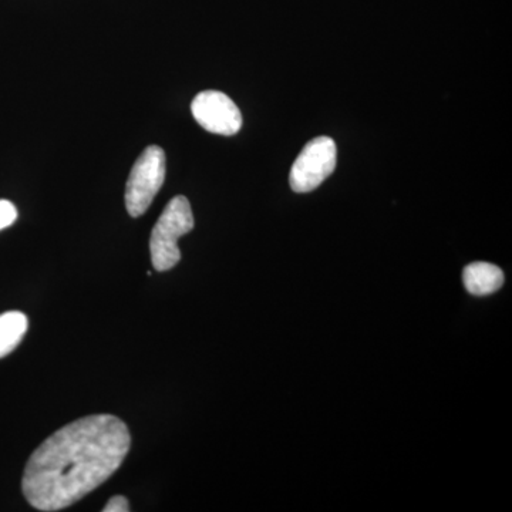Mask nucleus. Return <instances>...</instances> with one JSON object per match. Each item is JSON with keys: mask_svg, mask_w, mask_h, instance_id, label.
<instances>
[{"mask_svg": "<svg viewBox=\"0 0 512 512\" xmlns=\"http://www.w3.org/2000/svg\"><path fill=\"white\" fill-rule=\"evenodd\" d=\"M130 446V431L119 417L94 414L73 421L33 451L23 474V494L36 510H64L106 483Z\"/></svg>", "mask_w": 512, "mask_h": 512, "instance_id": "nucleus-1", "label": "nucleus"}, {"mask_svg": "<svg viewBox=\"0 0 512 512\" xmlns=\"http://www.w3.org/2000/svg\"><path fill=\"white\" fill-rule=\"evenodd\" d=\"M191 204L183 195L174 197L154 225L150 238L151 262L158 272L170 271L180 262L178 239L194 229Z\"/></svg>", "mask_w": 512, "mask_h": 512, "instance_id": "nucleus-2", "label": "nucleus"}, {"mask_svg": "<svg viewBox=\"0 0 512 512\" xmlns=\"http://www.w3.org/2000/svg\"><path fill=\"white\" fill-rule=\"evenodd\" d=\"M165 180V153L158 146L147 147L133 165L126 187V208L133 218L141 217L153 204Z\"/></svg>", "mask_w": 512, "mask_h": 512, "instance_id": "nucleus-3", "label": "nucleus"}, {"mask_svg": "<svg viewBox=\"0 0 512 512\" xmlns=\"http://www.w3.org/2000/svg\"><path fill=\"white\" fill-rule=\"evenodd\" d=\"M338 164V148L330 137H318L309 141L289 174V184L295 192L306 194L316 190L326 178L332 175Z\"/></svg>", "mask_w": 512, "mask_h": 512, "instance_id": "nucleus-4", "label": "nucleus"}, {"mask_svg": "<svg viewBox=\"0 0 512 512\" xmlns=\"http://www.w3.org/2000/svg\"><path fill=\"white\" fill-rule=\"evenodd\" d=\"M191 113L204 130L220 136H235L242 127V114L227 94L207 90L197 94Z\"/></svg>", "mask_w": 512, "mask_h": 512, "instance_id": "nucleus-5", "label": "nucleus"}, {"mask_svg": "<svg viewBox=\"0 0 512 512\" xmlns=\"http://www.w3.org/2000/svg\"><path fill=\"white\" fill-rule=\"evenodd\" d=\"M463 281L471 295L487 296L503 286L504 272L497 265L474 262L464 269Z\"/></svg>", "mask_w": 512, "mask_h": 512, "instance_id": "nucleus-6", "label": "nucleus"}, {"mask_svg": "<svg viewBox=\"0 0 512 512\" xmlns=\"http://www.w3.org/2000/svg\"><path fill=\"white\" fill-rule=\"evenodd\" d=\"M28 328L29 320L25 313L10 311L0 315V359L18 348Z\"/></svg>", "mask_w": 512, "mask_h": 512, "instance_id": "nucleus-7", "label": "nucleus"}, {"mask_svg": "<svg viewBox=\"0 0 512 512\" xmlns=\"http://www.w3.org/2000/svg\"><path fill=\"white\" fill-rule=\"evenodd\" d=\"M18 220V210L10 201L0 200V231Z\"/></svg>", "mask_w": 512, "mask_h": 512, "instance_id": "nucleus-8", "label": "nucleus"}, {"mask_svg": "<svg viewBox=\"0 0 512 512\" xmlns=\"http://www.w3.org/2000/svg\"><path fill=\"white\" fill-rule=\"evenodd\" d=\"M104 512H128L130 511V504H128V500L123 495H116V497L111 498L109 503L106 504V507L103 508Z\"/></svg>", "mask_w": 512, "mask_h": 512, "instance_id": "nucleus-9", "label": "nucleus"}]
</instances>
